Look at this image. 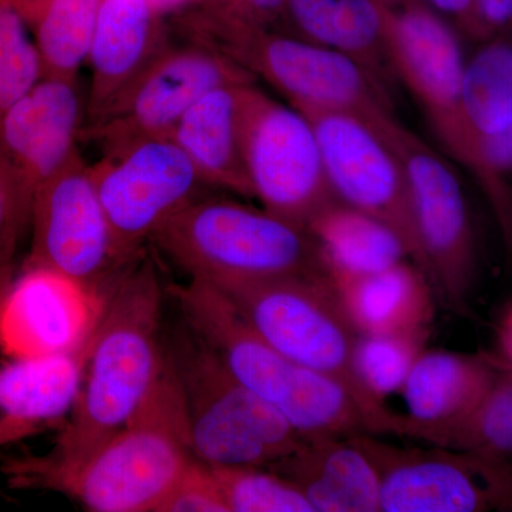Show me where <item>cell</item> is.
Returning <instances> with one entry per match:
<instances>
[{"mask_svg": "<svg viewBox=\"0 0 512 512\" xmlns=\"http://www.w3.org/2000/svg\"><path fill=\"white\" fill-rule=\"evenodd\" d=\"M248 84L211 90L195 101L171 131L208 187L252 198L241 148L242 90Z\"/></svg>", "mask_w": 512, "mask_h": 512, "instance_id": "603a6c76", "label": "cell"}, {"mask_svg": "<svg viewBox=\"0 0 512 512\" xmlns=\"http://www.w3.org/2000/svg\"><path fill=\"white\" fill-rule=\"evenodd\" d=\"M163 295L153 259L131 262L104 301L79 397L50 456L79 460L123 429L164 367Z\"/></svg>", "mask_w": 512, "mask_h": 512, "instance_id": "7a4b0ae2", "label": "cell"}, {"mask_svg": "<svg viewBox=\"0 0 512 512\" xmlns=\"http://www.w3.org/2000/svg\"><path fill=\"white\" fill-rule=\"evenodd\" d=\"M342 311L359 335L430 333L433 285L413 262L369 275L329 274Z\"/></svg>", "mask_w": 512, "mask_h": 512, "instance_id": "44dd1931", "label": "cell"}, {"mask_svg": "<svg viewBox=\"0 0 512 512\" xmlns=\"http://www.w3.org/2000/svg\"><path fill=\"white\" fill-rule=\"evenodd\" d=\"M473 168H476L481 178L487 181L488 191L493 195L495 202V175L512 170V119L497 136L487 138L478 144Z\"/></svg>", "mask_w": 512, "mask_h": 512, "instance_id": "836d02e7", "label": "cell"}, {"mask_svg": "<svg viewBox=\"0 0 512 512\" xmlns=\"http://www.w3.org/2000/svg\"><path fill=\"white\" fill-rule=\"evenodd\" d=\"M256 83L244 67L205 46L161 49L106 110L83 127L106 154L168 137L195 101L224 86Z\"/></svg>", "mask_w": 512, "mask_h": 512, "instance_id": "30bf717a", "label": "cell"}, {"mask_svg": "<svg viewBox=\"0 0 512 512\" xmlns=\"http://www.w3.org/2000/svg\"><path fill=\"white\" fill-rule=\"evenodd\" d=\"M268 468L305 495L313 512H380V476L360 434L303 440Z\"/></svg>", "mask_w": 512, "mask_h": 512, "instance_id": "ffe728a7", "label": "cell"}, {"mask_svg": "<svg viewBox=\"0 0 512 512\" xmlns=\"http://www.w3.org/2000/svg\"><path fill=\"white\" fill-rule=\"evenodd\" d=\"M153 13L147 0H101L87 60L92 69L87 124L163 49L154 42Z\"/></svg>", "mask_w": 512, "mask_h": 512, "instance_id": "7402d4cb", "label": "cell"}, {"mask_svg": "<svg viewBox=\"0 0 512 512\" xmlns=\"http://www.w3.org/2000/svg\"><path fill=\"white\" fill-rule=\"evenodd\" d=\"M512 26V0H473L468 35L490 39Z\"/></svg>", "mask_w": 512, "mask_h": 512, "instance_id": "e575fe53", "label": "cell"}, {"mask_svg": "<svg viewBox=\"0 0 512 512\" xmlns=\"http://www.w3.org/2000/svg\"><path fill=\"white\" fill-rule=\"evenodd\" d=\"M429 333L359 335L353 349V370L370 403L386 410L387 397L402 392L404 382Z\"/></svg>", "mask_w": 512, "mask_h": 512, "instance_id": "f1b7e54d", "label": "cell"}, {"mask_svg": "<svg viewBox=\"0 0 512 512\" xmlns=\"http://www.w3.org/2000/svg\"><path fill=\"white\" fill-rule=\"evenodd\" d=\"M32 200L0 151V312L12 292L20 238L30 225Z\"/></svg>", "mask_w": 512, "mask_h": 512, "instance_id": "1f68e13d", "label": "cell"}, {"mask_svg": "<svg viewBox=\"0 0 512 512\" xmlns=\"http://www.w3.org/2000/svg\"><path fill=\"white\" fill-rule=\"evenodd\" d=\"M32 251L26 269L50 272L93 295H104L126 265L114 245L93 170L74 157L33 197Z\"/></svg>", "mask_w": 512, "mask_h": 512, "instance_id": "7c38bea8", "label": "cell"}, {"mask_svg": "<svg viewBox=\"0 0 512 512\" xmlns=\"http://www.w3.org/2000/svg\"><path fill=\"white\" fill-rule=\"evenodd\" d=\"M434 12L454 20L461 29H468L473 10V0H423Z\"/></svg>", "mask_w": 512, "mask_h": 512, "instance_id": "8d00e7d4", "label": "cell"}, {"mask_svg": "<svg viewBox=\"0 0 512 512\" xmlns=\"http://www.w3.org/2000/svg\"><path fill=\"white\" fill-rule=\"evenodd\" d=\"M501 369V367H500ZM421 441L431 446L490 458L512 454V372L501 369L477 406L457 423Z\"/></svg>", "mask_w": 512, "mask_h": 512, "instance_id": "83f0119b", "label": "cell"}, {"mask_svg": "<svg viewBox=\"0 0 512 512\" xmlns=\"http://www.w3.org/2000/svg\"><path fill=\"white\" fill-rule=\"evenodd\" d=\"M241 148L252 198L266 211L306 227L336 201L311 121L255 83L242 90Z\"/></svg>", "mask_w": 512, "mask_h": 512, "instance_id": "9c48e42d", "label": "cell"}, {"mask_svg": "<svg viewBox=\"0 0 512 512\" xmlns=\"http://www.w3.org/2000/svg\"><path fill=\"white\" fill-rule=\"evenodd\" d=\"M301 113L315 130L326 177L336 200L389 225L403 239L413 264L427 276L406 174L380 131L355 111L303 110Z\"/></svg>", "mask_w": 512, "mask_h": 512, "instance_id": "5bb4252c", "label": "cell"}, {"mask_svg": "<svg viewBox=\"0 0 512 512\" xmlns=\"http://www.w3.org/2000/svg\"><path fill=\"white\" fill-rule=\"evenodd\" d=\"M202 46L234 60L255 79H264L295 109L346 110L362 116L393 111L379 74L303 37L279 35L239 20L211 32Z\"/></svg>", "mask_w": 512, "mask_h": 512, "instance_id": "52a82bcc", "label": "cell"}, {"mask_svg": "<svg viewBox=\"0 0 512 512\" xmlns=\"http://www.w3.org/2000/svg\"><path fill=\"white\" fill-rule=\"evenodd\" d=\"M96 329L69 352L18 355L0 363V450L66 423L79 397Z\"/></svg>", "mask_w": 512, "mask_h": 512, "instance_id": "ac0fdd59", "label": "cell"}, {"mask_svg": "<svg viewBox=\"0 0 512 512\" xmlns=\"http://www.w3.org/2000/svg\"><path fill=\"white\" fill-rule=\"evenodd\" d=\"M493 356L424 349L402 387L407 413L393 433L421 440L466 417L500 373Z\"/></svg>", "mask_w": 512, "mask_h": 512, "instance_id": "d6986e66", "label": "cell"}, {"mask_svg": "<svg viewBox=\"0 0 512 512\" xmlns=\"http://www.w3.org/2000/svg\"><path fill=\"white\" fill-rule=\"evenodd\" d=\"M181 319L302 440L377 434L348 387L293 362L269 345L214 285L190 279L171 289Z\"/></svg>", "mask_w": 512, "mask_h": 512, "instance_id": "3957f363", "label": "cell"}, {"mask_svg": "<svg viewBox=\"0 0 512 512\" xmlns=\"http://www.w3.org/2000/svg\"><path fill=\"white\" fill-rule=\"evenodd\" d=\"M377 2L382 3L387 9H399L410 5V3L419 2V0H377Z\"/></svg>", "mask_w": 512, "mask_h": 512, "instance_id": "ab89813d", "label": "cell"}, {"mask_svg": "<svg viewBox=\"0 0 512 512\" xmlns=\"http://www.w3.org/2000/svg\"><path fill=\"white\" fill-rule=\"evenodd\" d=\"M386 9L377 0H286L285 5L296 36L348 56L380 77L389 66Z\"/></svg>", "mask_w": 512, "mask_h": 512, "instance_id": "cb8c5ba5", "label": "cell"}, {"mask_svg": "<svg viewBox=\"0 0 512 512\" xmlns=\"http://www.w3.org/2000/svg\"><path fill=\"white\" fill-rule=\"evenodd\" d=\"M86 114L77 80L43 77L0 121V151L30 200L77 153Z\"/></svg>", "mask_w": 512, "mask_h": 512, "instance_id": "2e32d148", "label": "cell"}, {"mask_svg": "<svg viewBox=\"0 0 512 512\" xmlns=\"http://www.w3.org/2000/svg\"><path fill=\"white\" fill-rule=\"evenodd\" d=\"M42 79V60L28 20L15 3L0 0V121Z\"/></svg>", "mask_w": 512, "mask_h": 512, "instance_id": "4dcf8cb0", "label": "cell"}, {"mask_svg": "<svg viewBox=\"0 0 512 512\" xmlns=\"http://www.w3.org/2000/svg\"><path fill=\"white\" fill-rule=\"evenodd\" d=\"M106 295H93L50 272L26 269L0 312V338L16 356L69 352L96 329Z\"/></svg>", "mask_w": 512, "mask_h": 512, "instance_id": "e0dca14e", "label": "cell"}, {"mask_svg": "<svg viewBox=\"0 0 512 512\" xmlns=\"http://www.w3.org/2000/svg\"><path fill=\"white\" fill-rule=\"evenodd\" d=\"M239 5L244 6L252 18L259 20L272 18L276 13L285 12L286 0H237Z\"/></svg>", "mask_w": 512, "mask_h": 512, "instance_id": "74e56055", "label": "cell"}, {"mask_svg": "<svg viewBox=\"0 0 512 512\" xmlns=\"http://www.w3.org/2000/svg\"><path fill=\"white\" fill-rule=\"evenodd\" d=\"M229 512H313L296 485L268 467L210 466Z\"/></svg>", "mask_w": 512, "mask_h": 512, "instance_id": "f546056e", "label": "cell"}, {"mask_svg": "<svg viewBox=\"0 0 512 512\" xmlns=\"http://www.w3.org/2000/svg\"><path fill=\"white\" fill-rule=\"evenodd\" d=\"M468 161L481 141L497 136L512 119V43L494 40L466 63L461 94Z\"/></svg>", "mask_w": 512, "mask_h": 512, "instance_id": "484cf974", "label": "cell"}, {"mask_svg": "<svg viewBox=\"0 0 512 512\" xmlns=\"http://www.w3.org/2000/svg\"><path fill=\"white\" fill-rule=\"evenodd\" d=\"M101 0H47L32 22L43 77L77 80L89 60Z\"/></svg>", "mask_w": 512, "mask_h": 512, "instance_id": "4316f807", "label": "cell"}, {"mask_svg": "<svg viewBox=\"0 0 512 512\" xmlns=\"http://www.w3.org/2000/svg\"><path fill=\"white\" fill-rule=\"evenodd\" d=\"M194 460L180 389L164 353L156 386L123 429L79 460L3 456L13 490L53 491L93 512H157Z\"/></svg>", "mask_w": 512, "mask_h": 512, "instance_id": "6da1fadb", "label": "cell"}, {"mask_svg": "<svg viewBox=\"0 0 512 512\" xmlns=\"http://www.w3.org/2000/svg\"><path fill=\"white\" fill-rule=\"evenodd\" d=\"M183 399L192 456L208 466L268 467L303 443L185 323L164 342Z\"/></svg>", "mask_w": 512, "mask_h": 512, "instance_id": "5b68a950", "label": "cell"}, {"mask_svg": "<svg viewBox=\"0 0 512 512\" xmlns=\"http://www.w3.org/2000/svg\"><path fill=\"white\" fill-rule=\"evenodd\" d=\"M384 47L390 70L419 101L441 141L467 164L461 109L466 62L453 28L423 0L386 9Z\"/></svg>", "mask_w": 512, "mask_h": 512, "instance_id": "9a60e30c", "label": "cell"}, {"mask_svg": "<svg viewBox=\"0 0 512 512\" xmlns=\"http://www.w3.org/2000/svg\"><path fill=\"white\" fill-rule=\"evenodd\" d=\"M188 0H147L148 5L154 12H167V10H173L180 8Z\"/></svg>", "mask_w": 512, "mask_h": 512, "instance_id": "f35d334b", "label": "cell"}, {"mask_svg": "<svg viewBox=\"0 0 512 512\" xmlns=\"http://www.w3.org/2000/svg\"><path fill=\"white\" fill-rule=\"evenodd\" d=\"M150 241L190 279L210 284L330 281L318 242L305 225L241 202L200 198Z\"/></svg>", "mask_w": 512, "mask_h": 512, "instance_id": "277c9868", "label": "cell"}, {"mask_svg": "<svg viewBox=\"0 0 512 512\" xmlns=\"http://www.w3.org/2000/svg\"><path fill=\"white\" fill-rule=\"evenodd\" d=\"M306 228L318 242L329 274H376L410 258L389 225L338 200L313 215Z\"/></svg>", "mask_w": 512, "mask_h": 512, "instance_id": "d4e9b609", "label": "cell"}, {"mask_svg": "<svg viewBox=\"0 0 512 512\" xmlns=\"http://www.w3.org/2000/svg\"><path fill=\"white\" fill-rule=\"evenodd\" d=\"M117 254L131 264L144 242L177 212L200 200L197 168L173 138L137 141L92 167Z\"/></svg>", "mask_w": 512, "mask_h": 512, "instance_id": "8fae6325", "label": "cell"}, {"mask_svg": "<svg viewBox=\"0 0 512 512\" xmlns=\"http://www.w3.org/2000/svg\"><path fill=\"white\" fill-rule=\"evenodd\" d=\"M495 348H497L493 356L495 363L501 369L512 372V305L508 306L498 323Z\"/></svg>", "mask_w": 512, "mask_h": 512, "instance_id": "d590c367", "label": "cell"}, {"mask_svg": "<svg viewBox=\"0 0 512 512\" xmlns=\"http://www.w3.org/2000/svg\"><path fill=\"white\" fill-rule=\"evenodd\" d=\"M363 117L380 131L403 165L434 292L454 312L467 313L476 284V244L457 175L426 141L403 126L393 111L380 110Z\"/></svg>", "mask_w": 512, "mask_h": 512, "instance_id": "ba28073f", "label": "cell"}, {"mask_svg": "<svg viewBox=\"0 0 512 512\" xmlns=\"http://www.w3.org/2000/svg\"><path fill=\"white\" fill-rule=\"evenodd\" d=\"M211 285L224 293L269 345L306 369L348 387L369 414L377 434H392L396 413L370 403L357 383L353 349L359 333L340 308L330 281L281 279Z\"/></svg>", "mask_w": 512, "mask_h": 512, "instance_id": "8992f818", "label": "cell"}, {"mask_svg": "<svg viewBox=\"0 0 512 512\" xmlns=\"http://www.w3.org/2000/svg\"><path fill=\"white\" fill-rule=\"evenodd\" d=\"M360 439L379 471L380 512L512 510V466L503 458Z\"/></svg>", "mask_w": 512, "mask_h": 512, "instance_id": "4fadbf2b", "label": "cell"}, {"mask_svg": "<svg viewBox=\"0 0 512 512\" xmlns=\"http://www.w3.org/2000/svg\"><path fill=\"white\" fill-rule=\"evenodd\" d=\"M157 512H229L208 464L192 460Z\"/></svg>", "mask_w": 512, "mask_h": 512, "instance_id": "d6a6232c", "label": "cell"}]
</instances>
